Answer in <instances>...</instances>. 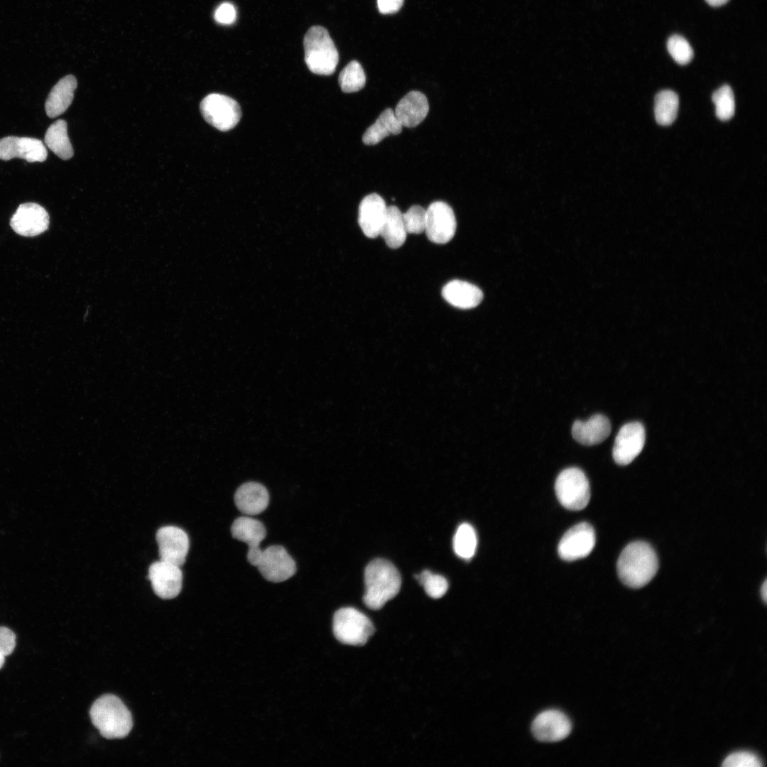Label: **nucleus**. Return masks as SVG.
<instances>
[{
    "instance_id": "nucleus-1",
    "label": "nucleus",
    "mask_w": 767,
    "mask_h": 767,
    "mask_svg": "<svg viewBox=\"0 0 767 767\" xmlns=\"http://www.w3.org/2000/svg\"><path fill=\"white\" fill-rule=\"evenodd\" d=\"M658 567L656 553L647 543L635 541L621 553L616 569L619 577L626 586L641 588L656 575Z\"/></svg>"
},
{
    "instance_id": "nucleus-2",
    "label": "nucleus",
    "mask_w": 767,
    "mask_h": 767,
    "mask_svg": "<svg viewBox=\"0 0 767 767\" xmlns=\"http://www.w3.org/2000/svg\"><path fill=\"white\" fill-rule=\"evenodd\" d=\"M364 582V602L369 609L376 610L398 593L401 577L391 562L375 559L366 567Z\"/></svg>"
},
{
    "instance_id": "nucleus-3",
    "label": "nucleus",
    "mask_w": 767,
    "mask_h": 767,
    "mask_svg": "<svg viewBox=\"0 0 767 767\" xmlns=\"http://www.w3.org/2000/svg\"><path fill=\"white\" fill-rule=\"evenodd\" d=\"M89 714L93 724L107 739L124 738L131 730V714L115 695H104L98 698L93 703Z\"/></svg>"
},
{
    "instance_id": "nucleus-4",
    "label": "nucleus",
    "mask_w": 767,
    "mask_h": 767,
    "mask_svg": "<svg viewBox=\"0 0 767 767\" xmlns=\"http://www.w3.org/2000/svg\"><path fill=\"white\" fill-rule=\"evenodd\" d=\"M305 61L317 75H332L339 62V54L327 30L320 26L309 28L303 39Z\"/></svg>"
},
{
    "instance_id": "nucleus-5",
    "label": "nucleus",
    "mask_w": 767,
    "mask_h": 767,
    "mask_svg": "<svg viewBox=\"0 0 767 767\" xmlns=\"http://www.w3.org/2000/svg\"><path fill=\"white\" fill-rule=\"evenodd\" d=\"M332 629L339 641L352 646L364 645L374 633L371 620L353 607L341 608L335 612Z\"/></svg>"
},
{
    "instance_id": "nucleus-6",
    "label": "nucleus",
    "mask_w": 767,
    "mask_h": 767,
    "mask_svg": "<svg viewBox=\"0 0 767 767\" xmlns=\"http://www.w3.org/2000/svg\"><path fill=\"white\" fill-rule=\"evenodd\" d=\"M555 491L562 506L572 511L584 508L590 499L589 481L584 473L577 467H570L557 476Z\"/></svg>"
},
{
    "instance_id": "nucleus-7",
    "label": "nucleus",
    "mask_w": 767,
    "mask_h": 767,
    "mask_svg": "<svg viewBox=\"0 0 767 767\" xmlns=\"http://www.w3.org/2000/svg\"><path fill=\"white\" fill-rule=\"evenodd\" d=\"M200 109L205 120L222 131L233 129L241 116L238 103L222 94L212 93L206 96L200 102Z\"/></svg>"
},
{
    "instance_id": "nucleus-8",
    "label": "nucleus",
    "mask_w": 767,
    "mask_h": 767,
    "mask_svg": "<svg viewBox=\"0 0 767 767\" xmlns=\"http://www.w3.org/2000/svg\"><path fill=\"white\" fill-rule=\"evenodd\" d=\"M457 222L452 207L445 202L436 201L426 210L425 234L431 241L444 244L455 236Z\"/></svg>"
},
{
    "instance_id": "nucleus-9",
    "label": "nucleus",
    "mask_w": 767,
    "mask_h": 767,
    "mask_svg": "<svg viewBox=\"0 0 767 767\" xmlns=\"http://www.w3.org/2000/svg\"><path fill=\"white\" fill-rule=\"evenodd\" d=\"M262 576L272 582H281L296 572L294 560L281 545H271L264 550L256 564Z\"/></svg>"
},
{
    "instance_id": "nucleus-10",
    "label": "nucleus",
    "mask_w": 767,
    "mask_h": 767,
    "mask_svg": "<svg viewBox=\"0 0 767 767\" xmlns=\"http://www.w3.org/2000/svg\"><path fill=\"white\" fill-rule=\"evenodd\" d=\"M595 541L592 526L586 522L578 523L570 528L561 538L557 548L559 556L566 561L587 557L593 550Z\"/></svg>"
},
{
    "instance_id": "nucleus-11",
    "label": "nucleus",
    "mask_w": 767,
    "mask_h": 767,
    "mask_svg": "<svg viewBox=\"0 0 767 767\" xmlns=\"http://www.w3.org/2000/svg\"><path fill=\"white\" fill-rule=\"evenodd\" d=\"M646 440L643 425L629 423L619 430L612 450L613 458L620 465L630 464L642 451Z\"/></svg>"
},
{
    "instance_id": "nucleus-12",
    "label": "nucleus",
    "mask_w": 767,
    "mask_h": 767,
    "mask_svg": "<svg viewBox=\"0 0 767 767\" xmlns=\"http://www.w3.org/2000/svg\"><path fill=\"white\" fill-rule=\"evenodd\" d=\"M148 580L155 594L159 597L170 599L181 591L183 574L180 567L160 560L148 568Z\"/></svg>"
},
{
    "instance_id": "nucleus-13",
    "label": "nucleus",
    "mask_w": 767,
    "mask_h": 767,
    "mask_svg": "<svg viewBox=\"0 0 767 767\" xmlns=\"http://www.w3.org/2000/svg\"><path fill=\"white\" fill-rule=\"evenodd\" d=\"M160 560L179 567L185 561L189 550V538L182 528L167 526L156 533Z\"/></svg>"
},
{
    "instance_id": "nucleus-14",
    "label": "nucleus",
    "mask_w": 767,
    "mask_h": 767,
    "mask_svg": "<svg viewBox=\"0 0 767 767\" xmlns=\"http://www.w3.org/2000/svg\"><path fill=\"white\" fill-rule=\"evenodd\" d=\"M10 225L18 234L35 236L45 232L49 226V215L45 208L33 202L19 205L10 220Z\"/></svg>"
},
{
    "instance_id": "nucleus-15",
    "label": "nucleus",
    "mask_w": 767,
    "mask_h": 767,
    "mask_svg": "<svg viewBox=\"0 0 767 767\" xmlns=\"http://www.w3.org/2000/svg\"><path fill=\"white\" fill-rule=\"evenodd\" d=\"M531 730L538 741L556 742L565 739L570 734L572 724L563 712L548 709L540 712L534 719Z\"/></svg>"
},
{
    "instance_id": "nucleus-16",
    "label": "nucleus",
    "mask_w": 767,
    "mask_h": 767,
    "mask_svg": "<svg viewBox=\"0 0 767 767\" xmlns=\"http://www.w3.org/2000/svg\"><path fill=\"white\" fill-rule=\"evenodd\" d=\"M48 156L44 143L39 139L30 137L6 136L0 139V159L9 161L13 158L28 162H43Z\"/></svg>"
},
{
    "instance_id": "nucleus-17",
    "label": "nucleus",
    "mask_w": 767,
    "mask_h": 767,
    "mask_svg": "<svg viewBox=\"0 0 767 767\" xmlns=\"http://www.w3.org/2000/svg\"><path fill=\"white\" fill-rule=\"evenodd\" d=\"M231 532L234 538L248 545L247 560L250 564L256 566L263 550L259 546L260 543L266 535L263 524L253 518L242 516L234 520Z\"/></svg>"
},
{
    "instance_id": "nucleus-18",
    "label": "nucleus",
    "mask_w": 767,
    "mask_h": 767,
    "mask_svg": "<svg viewBox=\"0 0 767 767\" xmlns=\"http://www.w3.org/2000/svg\"><path fill=\"white\" fill-rule=\"evenodd\" d=\"M387 206L384 200L376 193L365 196L359 206V224L366 236L376 238L379 232Z\"/></svg>"
},
{
    "instance_id": "nucleus-19",
    "label": "nucleus",
    "mask_w": 767,
    "mask_h": 767,
    "mask_svg": "<svg viewBox=\"0 0 767 767\" xmlns=\"http://www.w3.org/2000/svg\"><path fill=\"white\" fill-rule=\"evenodd\" d=\"M428 111L426 96L419 91H411L398 102L394 114L402 126L413 128L425 119Z\"/></svg>"
},
{
    "instance_id": "nucleus-20",
    "label": "nucleus",
    "mask_w": 767,
    "mask_h": 767,
    "mask_svg": "<svg viewBox=\"0 0 767 767\" xmlns=\"http://www.w3.org/2000/svg\"><path fill=\"white\" fill-rule=\"evenodd\" d=\"M234 502L241 513L249 516L257 515L267 508L269 494L263 485L258 482H246L236 491Z\"/></svg>"
},
{
    "instance_id": "nucleus-21",
    "label": "nucleus",
    "mask_w": 767,
    "mask_h": 767,
    "mask_svg": "<svg viewBox=\"0 0 767 767\" xmlns=\"http://www.w3.org/2000/svg\"><path fill=\"white\" fill-rule=\"evenodd\" d=\"M609 420L604 415L596 414L587 420H576L572 427L573 438L584 445H594L604 441L611 433Z\"/></svg>"
},
{
    "instance_id": "nucleus-22",
    "label": "nucleus",
    "mask_w": 767,
    "mask_h": 767,
    "mask_svg": "<svg viewBox=\"0 0 767 767\" xmlns=\"http://www.w3.org/2000/svg\"><path fill=\"white\" fill-rule=\"evenodd\" d=\"M443 298L454 307L470 309L483 299V293L477 286L460 280L448 282L442 290Z\"/></svg>"
},
{
    "instance_id": "nucleus-23",
    "label": "nucleus",
    "mask_w": 767,
    "mask_h": 767,
    "mask_svg": "<svg viewBox=\"0 0 767 767\" xmlns=\"http://www.w3.org/2000/svg\"><path fill=\"white\" fill-rule=\"evenodd\" d=\"M76 78L69 75L60 79L53 87L45 101L48 116L55 118L63 114L71 104L77 88Z\"/></svg>"
},
{
    "instance_id": "nucleus-24",
    "label": "nucleus",
    "mask_w": 767,
    "mask_h": 767,
    "mask_svg": "<svg viewBox=\"0 0 767 767\" xmlns=\"http://www.w3.org/2000/svg\"><path fill=\"white\" fill-rule=\"evenodd\" d=\"M403 126L391 108L384 110L376 121L364 132L362 141L366 145H375L386 136L399 134Z\"/></svg>"
},
{
    "instance_id": "nucleus-25",
    "label": "nucleus",
    "mask_w": 767,
    "mask_h": 767,
    "mask_svg": "<svg viewBox=\"0 0 767 767\" xmlns=\"http://www.w3.org/2000/svg\"><path fill=\"white\" fill-rule=\"evenodd\" d=\"M386 244L391 249L401 246L406 239L403 213L396 206L387 207L385 219L380 229Z\"/></svg>"
},
{
    "instance_id": "nucleus-26",
    "label": "nucleus",
    "mask_w": 767,
    "mask_h": 767,
    "mask_svg": "<svg viewBox=\"0 0 767 767\" xmlns=\"http://www.w3.org/2000/svg\"><path fill=\"white\" fill-rule=\"evenodd\" d=\"M45 143L56 156L62 160L72 157L73 149L67 135V124L59 119L53 123L45 134Z\"/></svg>"
},
{
    "instance_id": "nucleus-27",
    "label": "nucleus",
    "mask_w": 767,
    "mask_h": 767,
    "mask_svg": "<svg viewBox=\"0 0 767 767\" xmlns=\"http://www.w3.org/2000/svg\"><path fill=\"white\" fill-rule=\"evenodd\" d=\"M679 107L678 94L672 90H663L655 98V117L662 126L670 125L676 119Z\"/></svg>"
},
{
    "instance_id": "nucleus-28",
    "label": "nucleus",
    "mask_w": 767,
    "mask_h": 767,
    "mask_svg": "<svg viewBox=\"0 0 767 767\" xmlns=\"http://www.w3.org/2000/svg\"><path fill=\"white\" fill-rule=\"evenodd\" d=\"M477 545V537L474 528L467 523L461 524L453 538L455 554L462 559L469 560L474 556Z\"/></svg>"
},
{
    "instance_id": "nucleus-29",
    "label": "nucleus",
    "mask_w": 767,
    "mask_h": 767,
    "mask_svg": "<svg viewBox=\"0 0 767 767\" xmlns=\"http://www.w3.org/2000/svg\"><path fill=\"white\" fill-rule=\"evenodd\" d=\"M341 89L352 93L361 89L366 83V75L361 64L352 60L341 71L339 78Z\"/></svg>"
},
{
    "instance_id": "nucleus-30",
    "label": "nucleus",
    "mask_w": 767,
    "mask_h": 767,
    "mask_svg": "<svg viewBox=\"0 0 767 767\" xmlns=\"http://www.w3.org/2000/svg\"><path fill=\"white\" fill-rule=\"evenodd\" d=\"M712 101L715 105L716 116L722 121L730 119L734 114L735 102L731 88L724 85L717 89L712 94Z\"/></svg>"
},
{
    "instance_id": "nucleus-31",
    "label": "nucleus",
    "mask_w": 767,
    "mask_h": 767,
    "mask_svg": "<svg viewBox=\"0 0 767 767\" xmlns=\"http://www.w3.org/2000/svg\"><path fill=\"white\" fill-rule=\"evenodd\" d=\"M415 579L422 585L428 596L437 599L442 597L448 589V582L442 575L434 574L425 570L415 575Z\"/></svg>"
},
{
    "instance_id": "nucleus-32",
    "label": "nucleus",
    "mask_w": 767,
    "mask_h": 767,
    "mask_svg": "<svg viewBox=\"0 0 767 767\" xmlns=\"http://www.w3.org/2000/svg\"><path fill=\"white\" fill-rule=\"evenodd\" d=\"M667 49L673 60L682 65L689 63L694 55L693 50L688 41L679 35H673L669 38Z\"/></svg>"
},
{
    "instance_id": "nucleus-33",
    "label": "nucleus",
    "mask_w": 767,
    "mask_h": 767,
    "mask_svg": "<svg viewBox=\"0 0 767 767\" xmlns=\"http://www.w3.org/2000/svg\"><path fill=\"white\" fill-rule=\"evenodd\" d=\"M407 234H421L425 232L426 210L420 205L411 206L403 214Z\"/></svg>"
},
{
    "instance_id": "nucleus-34",
    "label": "nucleus",
    "mask_w": 767,
    "mask_h": 767,
    "mask_svg": "<svg viewBox=\"0 0 767 767\" xmlns=\"http://www.w3.org/2000/svg\"><path fill=\"white\" fill-rule=\"evenodd\" d=\"M762 766L761 760L749 751L735 752L728 756L722 766L725 767H759Z\"/></svg>"
},
{
    "instance_id": "nucleus-35",
    "label": "nucleus",
    "mask_w": 767,
    "mask_h": 767,
    "mask_svg": "<svg viewBox=\"0 0 767 767\" xmlns=\"http://www.w3.org/2000/svg\"><path fill=\"white\" fill-rule=\"evenodd\" d=\"M16 646V635L9 628L0 626V653L5 657L12 653Z\"/></svg>"
},
{
    "instance_id": "nucleus-36",
    "label": "nucleus",
    "mask_w": 767,
    "mask_h": 767,
    "mask_svg": "<svg viewBox=\"0 0 767 767\" xmlns=\"http://www.w3.org/2000/svg\"><path fill=\"white\" fill-rule=\"evenodd\" d=\"M236 16V9L234 6L229 2H224L220 4L214 13L215 20L221 24L229 25L234 23Z\"/></svg>"
},
{
    "instance_id": "nucleus-37",
    "label": "nucleus",
    "mask_w": 767,
    "mask_h": 767,
    "mask_svg": "<svg viewBox=\"0 0 767 767\" xmlns=\"http://www.w3.org/2000/svg\"><path fill=\"white\" fill-rule=\"evenodd\" d=\"M403 0H377L379 11L382 14H392L400 10Z\"/></svg>"
},
{
    "instance_id": "nucleus-38",
    "label": "nucleus",
    "mask_w": 767,
    "mask_h": 767,
    "mask_svg": "<svg viewBox=\"0 0 767 767\" xmlns=\"http://www.w3.org/2000/svg\"><path fill=\"white\" fill-rule=\"evenodd\" d=\"M712 6H720L725 4L729 0H705Z\"/></svg>"
},
{
    "instance_id": "nucleus-39",
    "label": "nucleus",
    "mask_w": 767,
    "mask_h": 767,
    "mask_svg": "<svg viewBox=\"0 0 767 767\" xmlns=\"http://www.w3.org/2000/svg\"><path fill=\"white\" fill-rule=\"evenodd\" d=\"M761 594L762 599H763V601L765 602H766V599H767V581H766V580L763 582V584L761 586Z\"/></svg>"
},
{
    "instance_id": "nucleus-40",
    "label": "nucleus",
    "mask_w": 767,
    "mask_h": 767,
    "mask_svg": "<svg viewBox=\"0 0 767 767\" xmlns=\"http://www.w3.org/2000/svg\"><path fill=\"white\" fill-rule=\"evenodd\" d=\"M5 662V656L0 653V669L3 667Z\"/></svg>"
}]
</instances>
